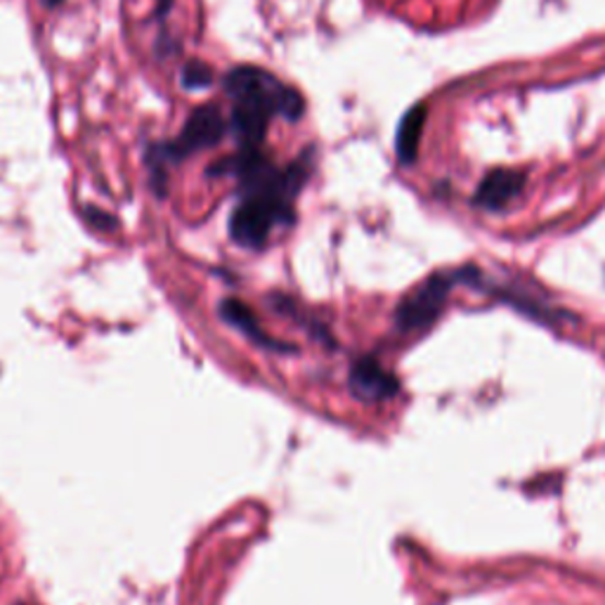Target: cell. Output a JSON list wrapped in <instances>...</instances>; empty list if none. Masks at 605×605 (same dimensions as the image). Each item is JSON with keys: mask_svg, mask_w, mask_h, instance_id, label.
Instances as JSON below:
<instances>
[{"mask_svg": "<svg viewBox=\"0 0 605 605\" xmlns=\"http://www.w3.org/2000/svg\"><path fill=\"white\" fill-rule=\"evenodd\" d=\"M83 218H85L90 225H93V227H100V230H116V227H118V222H116L114 216L104 214V210H100V208H95V206H85Z\"/></svg>", "mask_w": 605, "mask_h": 605, "instance_id": "9", "label": "cell"}, {"mask_svg": "<svg viewBox=\"0 0 605 605\" xmlns=\"http://www.w3.org/2000/svg\"><path fill=\"white\" fill-rule=\"evenodd\" d=\"M214 81H216L214 69H210L206 62H202V59H190V62H185L183 71H180V83H183V88L187 90H206L214 85Z\"/></svg>", "mask_w": 605, "mask_h": 605, "instance_id": "8", "label": "cell"}, {"mask_svg": "<svg viewBox=\"0 0 605 605\" xmlns=\"http://www.w3.org/2000/svg\"><path fill=\"white\" fill-rule=\"evenodd\" d=\"M220 315H222V320H225L227 324H232V327H237L239 331H244V334H247L251 341L259 343V345L275 347V351H277V347H286V345H282V343H277V341H272V339H267V336L263 334V329H261L259 320H255L253 312H251L241 300H235V298L222 300V302H220ZM286 351H292V347H286Z\"/></svg>", "mask_w": 605, "mask_h": 605, "instance_id": "7", "label": "cell"}, {"mask_svg": "<svg viewBox=\"0 0 605 605\" xmlns=\"http://www.w3.org/2000/svg\"><path fill=\"white\" fill-rule=\"evenodd\" d=\"M225 133H227V124L216 104H202V107H196L190 114L183 133H180V138H175L173 142L185 159L196 149L218 147L225 138Z\"/></svg>", "mask_w": 605, "mask_h": 605, "instance_id": "3", "label": "cell"}, {"mask_svg": "<svg viewBox=\"0 0 605 605\" xmlns=\"http://www.w3.org/2000/svg\"><path fill=\"white\" fill-rule=\"evenodd\" d=\"M525 185V175L518 171H506V169H496L482 178V183L478 185L476 192V206L488 208V210H502L509 206L516 196L523 192Z\"/></svg>", "mask_w": 605, "mask_h": 605, "instance_id": "5", "label": "cell"}, {"mask_svg": "<svg viewBox=\"0 0 605 605\" xmlns=\"http://www.w3.org/2000/svg\"><path fill=\"white\" fill-rule=\"evenodd\" d=\"M43 3H45V5H48V8H55V5H59V3H62V0H43Z\"/></svg>", "mask_w": 605, "mask_h": 605, "instance_id": "10", "label": "cell"}, {"mask_svg": "<svg viewBox=\"0 0 605 605\" xmlns=\"http://www.w3.org/2000/svg\"><path fill=\"white\" fill-rule=\"evenodd\" d=\"M454 279L457 277L431 275L426 282L419 284L410 296L402 298L396 310L398 327L402 331H421L431 327L445 308Z\"/></svg>", "mask_w": 605, "mask_h": 605, "instance_id": "2", "label": "cell"}, {"mask_svg": "<svg viewBox=\"0 0 605 605\" xmlns=\"http://www.w3.org/2000/svg\"><path fill=\"white\" fill-rule=\"evenodd\" d=\"M423 124H426V104H416L410 112H407L398 126V138H396V151L398 159L410 165L419 157V142H421V133Z\"/></svg>", "mask_w": 605, "mask_h": 605, "instance_id": "6", "label": "cell"}, {"mask_svg": "<svg viewBox=\"0 0 605 605\" xmlns=\"http://www.w3.org/2000/svg\"><path fill=\"white\" fill-rule=\"evenodd\" d=\"M351 390L359 400H388L400 390L398 378L386 372L374 357L357 359L351 369Z\"/></svg>", "mask_w": 605, "mask_h": 605, "instance_id": "4", "label": "cell"}, {"mask_svg": "<svg viewBox=\"0 0 605 605\" xmlns=\"http://www.w3.org/2000/svg\"><path fill=\"white\" fill-rule=\"evenodd\" d=\"M222 85L225 93L237 102L230 130L239 149H259L275 114L286 121H298L306 112V100L298 90L284 85L277 76L259 67L232 69Z\"/></svg>", "mask_w": 605, "mask_h": 605, "instance_id": "1", "label": "cell"}]
</instances>
